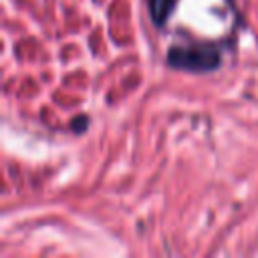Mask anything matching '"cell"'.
I'll return each mask as SVG.
<instances>
[{
    "label": "cell",
    "mask_w": 258,
    "mask_h": 258,
    "mask_svg": "<svg viewBox=\"0 0 258 258\" xmlns=\"http://www.w3.org/2000/svg\"><path fill=\"white\" fill-rule=\"evenodd\" d=\"M87 123H89V119H87V117H77V119L73 121V129H75L77 133H79V131H85L83 127H85Z\"/></svg>",
    "instance_id": "cell-3"
},
{
    "label": "cell",
    "mask_w": 258,
    "mask_h": 258,
    "mask_svg": "<svg viewBox=\"0 0 258 258\" xmlns=\"http://www.w3.org/2000/svg\"><path fill=\"white\" fill-rule=\"evenodd\" d=\"M175 8V0H149V14L155 26H163Z\"/></svg>",
    "instance_id": "cell-2"
},
{
    "label": "cell",
    "mask_w": 258,
    "mask_h": 258,
    "mask_svg": "<svg viewBox=\"0 0 258 258\" xmlns=\"http://www.w3.org/2000/svg\"><path fill=\"white\" fill-rule=\"evenodd\" d=\"M220 52L210 44L200 46H171L167 52V62L173 69L189 73H210L220 67Z\"/></svg>",
    "instance_id": "cell-1"
}]
</instances>
